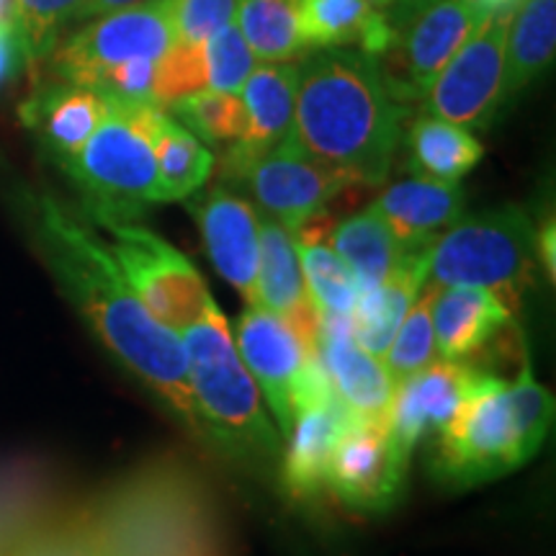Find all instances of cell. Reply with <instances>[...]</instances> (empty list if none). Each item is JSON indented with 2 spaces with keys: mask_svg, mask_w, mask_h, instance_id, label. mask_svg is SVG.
<instances>
[{
  "mask_svg": "<svg viewBox=\"0 0 556 556\" xmlns=\"http://www.w3.org/2000/svg\"><path fill=\"white\" fill-rule=\"evenodd\" d=\"M157 106L109 99L88 142L65 165L70 180L86 199L96 222H131L148 204H160L157 163L152 150V122Z\"/></svg>",
  "mask_w": 556,
  "mask_h": 556,
  "instance_id": "obj_5",
  "label": "cell"
},
{
  "mask_svg": "<svg viewBox=\"0 0 556 556\" xmlns=\"http://www.w3.org/2000/svg\"><path fill=\"white\" fill-rule=\"evenodd\" d=\"M484 368L467 361H435L413 377L397 381L387 415V430L397 454L409 462L417 443L435 438L458 413L482 379Z\"/></svg>",
  "mask_w": 556,
  "mask_h": 556,
  "instance_id": "obj_13",
  "label": "cell"
},
{
  "mask_svg": "<svg viewBox=\"0 0 556 556\" xmlns=\"http://www.w3.org/2000/svg\"><path fill=\"white\" fill-rule=\"evenodd\" d=\"M21 62H24V52H21L16 31L0 29V86L16 73Z\"/></svg>",
  "mask_w": 556,
  "mask_h": 556,
  "instance_id": "obj_41",
  "label": "cell"
},
{
  "mask_svg": "<svg viewBox=\"0 0 556 556\" xmlns=\"http://www.w3.org/2000/svg\"><path fill=\"white\" fill-rule=\"evenodd\" d=\"M536 225L520 206L464 214L428 248V281L435 287H471L492 291L507 309L533 283Z\"/></svg>",
  "mask_w": 556,
  "mask_h": 556,
  "instance_id": "obj_6",
  "label": "cell"
},
{
  "mask_svg": "<svg viewBox=\"0 0 556 556\" xmlns=\"http://www.w3.org/2000/svg\"><path fill=\"white\" fill-rule=\"evenodd\" d=\"M240 0H178L176 26L178 39L206 41L222 26L235 21Z\"/></svg>",
  "mask_w": 556,
  "mask_h": 556,
  "instance_id": "obj_39",
  "label": "cell"
},
{
  "mask_svg": "<svg viewBox=\"0 0 556 556\" xmlns=\"http://www.w3.org/2000/svg\"><path fill=\"white\" fill-rule=\"evenodd\" d=\"M109 109V96L99 90L58 80L47 83L21 103V122L39 139V144L50 152L58 165H65L70 157L88 142Z\"/></svg>",
  "mask_w": 556,
  "mask_h": 556,
  "instance_id": "obj_21",
  "label": "cell"
},
{
  "mask_svg": "<svg viewBox=\"0 0 556 556\" xmlns=\"http://www.w3.org/2000/svg\"><path fill=\"white\" fill-rule=\"evenodd\" d=\"M240 358L250 377L258 381L270 413H274L281 438L287 441L294 426V400L304 364L312 348L283 323L281 317L261 304H248L238 325Z\"/></svg>",
  "mask_w": 556,
  "mask_h": 556,
  "instance_id": "obj_14",
  "label": "cell"
},
{
  "mask_svg": "<svg viewBox=\"0 0 556 556\" xmlns=\"http://www.w3.org/2000/svg\"><path fill=\"white\" fill-rule=\"evenodd\" d=\"M523 467L507 405V381L484 371L469 397L435 435L430 469L438 482L469 490Z\"/></svg>",
  "mask_w": 556,
  "mask_h": 556,
  "instance_id": "obj_7",
  "label": "cell"
},
{
  "mask_svg": "<svg viewBox=\"0 0 556 556\" xmlns=\"http://www.w3.org/2000/svg\"><path fill=\"white\" fill-rule=\"evenodd\" d=\"M435 361L441 358L435 353L433 325H430V283H426L420 296L415 299L413 307L402 319L400 330L394 332L392 343L384 353V366L389 377L397 384V381L413 377L422 368L433 366Z\"/></svg>",
  "mask_w": 556,
  "mask_h": 556,
  "instance_id": "obj_36",
  "label": "cell"
},
{
  "mask_svg": "<svg viewBox=\"0 0 556 556\" xmlns=\"http://www.w3.org/2000/svg\"><path fill=\"white\" fill-rule=\"evenodd\" d=\"M428 3H433V0H394L392 9L387 11L389 13V21H392V26H394V31L400 34L402 26H405L407 21L413 18L417 11L426 9Z\"/></svg>",
  "mask_w": 556,
  "mask_h": 556,
  "instance_id": "obj_42",
  "label": "cell"
},
{
  "mask_svg": "<svg viewBox=\"0 0 556 556\" xmlns=\"http://www.w3.org/2000/svg\"><path fill=\"white\" fill-rule=\"evenodd\" d=\"M189 208L199 222L206 253L219 276L232 283L248 304H258L261 214L225 184L212 186L191 201Z\"/></svg>",
  "mask_w": 556,
  "mask_h": 556,
  "instance_id": "obj_16",
  "label": "cell"
},
{
  "mask_svg": "<svg viewBox=\"0 0 556 556\" xmlns=\"http://www.w3.org/2000/svg\"><path fill=\"white\" fill-rule=\"evenodd\" d=\"M24 217L41 258L101 345L201 435L184 340L144 309L111 245L47 193H26Z\"/></svg>",
  "mask_w": 556,
  "mask_h": 556,
  "instance_id": "obj_1",
  "label": "cell"
},
{
  "mask_svg": "<svg viewBox=\"0 0 556 556\" xmlns=\"http://www.w3.org/2000/svg\"><path fill=\"white\" fill-rule=\"evenodd\" d=\"M409 103L377 54L325 47L299 62L291 137L356 186H381L405 137Z\"/></svg>",
  "mask_w": 556,
  "mask_h": 556,
  "instance_id": "obj_2",
  "label": "cell"
},
{
  "mask_svg": "<svg viewBox=\"0 0 556 556\" xmlns=\"http://www.w3.org/2000/svg\"><path fill=\"white\" fill-rule=\"evenodd\" d=\"M291 5L302 47L358 45V50L379 58L397 41L389 13L368 0H291Z\"/></svg>",
  "mask_w": 556,
  "mask_h": 556,
  "instance_id": "obj_24",
  "label": "cell"
},
{
  "mask_svg": "<svg viewBox=\"0 0 556 556\" xmlns=\"http://www.w3.org/2000/svg\"><path fill=\"white\" fill-rule=\"evenodd\" d=\"M426 261L428 253L409 255L387 281L371 289H358L351 315V330L353 340L371 356L384 358L394 332L400 330L402 319L413 307L415 299L420 296L428 281Z\"/></svg>",
  "mask_w": 556,
  "mask_h": 556,
  "instance_id": "obj_25",
  "label": "cell"
},
{
  "mask_svg": "<svg viewBox=\"0 0 556 556\" xmlns=\"http://www.w3.org/2000/svg\"><path fill=\"white\" fill-rule=\"evenodd\" d=\"M353 413L336 392L296 407L294 426L287 438V448L278 458V482L296 503H312L325 490L328 462L340 430L348 426Z\"/></svg>",
  "mask_w": 556,
  "mask_h": 556,
  "instance_id": "obj_20",
  "label": "cell"
},
{
  "mask_svg": "<svg viewBox=\"0 0 556 556\" xmlns=\"http://www.w3.org/2000/svg\"><path fill=\"white\" fill-rule=\"evenodd\" d=\"M152 150L157 163L160 201L191 199L212 176V150L165 109H160L152 122Z\"/></svg>",
  "mask_w": 556,
  "mask_h": 556,
  "instance_id": "obj_29",
  "label": "cell"
},
{
  "mask_svg": "<svg viewBox=\"0 0 556 556\" xmlns=\"http://www.w3.org/2000/svg\"><path fill=\"white\" fill-rule=\"evenodd\" d=\"M86 0H13L16 29L24 62L50 60L67 24L78 21Z\"/></svg>",
  "mask_w": 556,
  "mask_h": 556,
  "instance_id": "obj_33",
  "label": "cell"
},
{
  "mask_svg": "<svg viewBox=\"0 0 556 556\" xmlns=\"http://www.w3.org/2000/svg\"><path fill=\"white\" fill-rule=\"evenodd\" d=\"M235 21L255 60L283 62L304 50L291 0H240Z\"/></svg>",
  "mask_w": 556,
  "mask_h": 556,
  "instance_id": "obj_31",
  "label": "cell"
},
{
  "mask_svg": "<svg viewBox=\"0 0 556 556\" xmlns=\"http://www.w3.org/2000/svg\"><path fill=\"white\" fill-rule=\"evenodd\" d=\"M258 304L281 317L315 351L319 317L309 302L296 240L291 229L266 214H261Z\"/></svg>",
  "mask_w": 556,
  "mask_h": 556,
  "instance_id": "obj_23",
  "label": "cell"
},
{
  "mask_svg": "<svg viewBox=\"0 0 556 556\" xmlns=\"http://www.w3.org/2000/svg\"><path fill=\"white\" fill-rule=\"evenodd\" d=\"M296 248L309 302L315 304L317 315L351 317L358 296V283L343 258L325 240H296Z\"/></svg>",
  "mask_w": 556,
  "mask_h": 556,
  "instance_id": "obj_30",
  "label": "cell"
},
{
  "mask_svg": "<svg viewBox=\"0 0 556 556\" xmlns=\"http://www.w3.org/2000/svg\"><path fill=\"white\" fill-rule=\"evenodd\" d=\"M178 0H139L88 18L50 54L58 80L93 88L111 67L137 60H160L178 39Z\"/></svg>",
  "mask_w": 556,
  "mask_h": 556,
  "instance_id": "obj_8",
  "label": "cell"
},
{
  "mask_svg": "<svg viewBox=\"0 0 556 556\" xmlns=\"http://www.w3.org/2000/svg\"><path fill=\"white\" fill-rule=\"evenodd\" d=\"M99 225L111 235V253L131 291L163 328L180 336L206 315L214 299L184 253L135 219H103Z\"/></svg>",
  "mask_w": 556,
  "mask_h": 556,
  "instance_id": "obj_9",
  "label": "cell"
},
{
  "mask_svg": "<svg viewBox=\"0 0 556 556\" xmlns=\"http://www.w3.org/2000/svg\"><path fill=\"white\" fill-rule=\"evenodd\" d=\"M238 184L248 186L266 217L281 222L291 232L325 212L338 193L356 186L345 173L304 152L291 135L255 157Z\"/></svg>",
  "mask_w": 556,
  "mask_h": 556,
  "instance_id": "obj_11",
  "label": "cell"
},
{
  "mask_svg": "<svg viewBox=\"0 0 556 556\" xmlns=\"http://www.w3.org/2000/svg\"><path fill=\"white\" fill-rule=\"evenodd\" d=\"M484 16L475 0H433L417 11L392 47L400 52L405 73L402 78H389L394 93L405 103L422 101L435 75L462 50Z\"/></svg>",
  "mask_w": 556,
  "mask_h": 556,
  "instance_id": "obj_15",
  "label": "cell"
},
{
  "mask_svg": "<svg viewBox=\"0 0 556 556\" xmlns=\"http://www.w3.org/2000/svg\"><path fill=\"white\" fill-rule=\"evenodd\" d=\"M13 0H0V29H13Z\"/></svg>",
  "mask_w": 556,
  "mask_h": 556,
  "instance_id": "obj_45",
  "label": "cell"
},
{
  "mask_svg": "<svg viewBox=\"0 0 556 556\" xmlns=\"http://www.w3.org/2000/svg\"><path fill=\"white\" fill-rule=\"evenodd\" d=\"M180 340L189 361L201 435L242 467L261 475L276 471L283 438L261 405L258 384L238 356L217 302L199 323L180 332Z\"/></svg>",
  "mask_w": 556,
  "mask_h": 556,
  "instance_id": "obj_4",
  "label": "cell"
},
{
  "mask_svg": "<svg viewBox=\"0 0 556 556\" xmlns=\"http://www.w3.org/2000/svg\"><path fill=\"white\" fill-rule=\"evenodd\" d=\"M201 88H206L204 41L176 39L157 60L152 101H155V106L168 111L170 103L197 93Z\"/></svg>",
  "mask_w": 556,
  "mask_h": 556,
  "instance_id": "obj_37",
  "label": "cell"
},
{
  "mask_svg": "<svg viewBox=\"0 0 556 556\" xmlns=\"http://www.w3.org/2000/svg\"><path fill=\"white\" fill-rule=\"evenodd\" d=\"M317 317L315 353L340 402L364 420H387L397 387L387 366L353 340L351 317Z\"/></svg>",
  "mask_w": 556,
  "mask_h": 556,
  "instance_id": "obj_18",
  "label": "cell"
},
{
  "mask_svg": "<svg viewBox=\"0 0 556 556\" xmlns=\"http://www.w3.org/2000/svg\"><path fill=\"white\" fill-rule=\"evenodd\" d=\"M407 467L392 446L387 420L353 415L332 446L325 490L353 510L384 513L400 503Z\"/></svg>",
  "mask_w": 556,
  "mask_h": 556,
  "instance_id": "obj_12",
  "label": "cell"
},
{
  "mask_svg": "<svg viewBox=\"0 0 556 556\" xmlns=\"http://www.w3.org/2000/svg\"><path fill=\"white\" fill-rule=\"evenodd\" d=\"M83 513L99 556H235L212 484L176 454L137 464Z\"/></svg>",
  "mask_w": 556,
  "mask_h": 556,
  "instance_id": "obj_3",
  "label": "cell"
},
{
  "mask_svg": "<svg viewBox=\"0 0 556 556\" xmlns=\"http://www.w3.org/2000/svg\"><path fill=\"white\" fill-rule=\"evenodd\" d=\"M206 50V88L222 93H240L242 83L258 65L253 50L242 37L238 21H229L217 34L204 41Z\"/></svg>",
  "mask_w": 556,
  "mask_h": 556,
  "instance_id": "obj_38",
  "label": "cell"
},
{
  "mask_svg": "<svg viewBox=\"0 0 556 556\" xmlns=\"http://www.w3.org/2000/svg\"><path fill=\"white\" fill-rule=\"evenodd\" d=\"M131 3H139V0H86V3H83V9H80L78 21L96 18V16H101V13L124 9V5H131Z\"/></svg>",
  "mask_w": 556,
  "mask_h": 556,
  "instance_id": "obj_43",
  "label": "cell"
},
{
  "mask_svg": "<svg viewBox=\"0 0 556 556\" xmlns=\"http://www.w3.org/2000/svg\"><path fill=\"white\" fill-rule=\"evenodd\" d=\"M479 5V11L482 13H497V11H510V9H518L523 0H475Z\"/></svg>",
  "mask_w": 556,
  "mask_h": 556,
  "instance_id": "obj_44",
  "label": "cell"
},
{
  "mask_svg": "<svg viewBox=\"0 0 556 556\" xmlns=\"http://www.w3.org/2000/svg\"><path fill=\"white\" fill-rule=\"evenodd\" d=\"M513 11L486 13L422 96L426 114L464 129H490L507 103L505 41Z\"/></svg>",
  "mask_w": 556,
  "mask_h": 556,
  "instance_id": "obj_10",
  "label": "cell"
},
{
  "mask_svg": "<svg viewBox=\"0 0 556 556\" xmlns=\"http://www.w3.org/2000/svg\"><path fill=\"white\" fill-rule=\"evenodd\" d=\"M299 65L291 60L258 62L248 80L242 83L240 99L245 109V131L240 139L229 142L222 157V180L238 184L242 173L255 157L276 148L291 135L294 127Z\"/></svg>",
  "mask_w": 556,
  "mask_h": 556,
  "instance_id": "obj_17",
  "label": "cell"
},
{
  "mask_svg": "<svg viewBox=\"0 0 556 556\" xmlns=\"http://www.w3.org/2000/svg\"><path fill=\"white\" fill-rule=\"evenodd\" d=\"M533 248H536V255L544 266L548 281H554V270H556V227H554V217L548 214V219L541 222L536 227V238H533Z\"/></svg>",
  "mask_w": 556,
  "mask_h": 556,
  "instance_id": "obj_40",
  "label": "cell"
},
{
  "mask_svg": "<svg viewBox=\"0 0 556 556\" xmlns=\"http://www.w3.org/2000/svg\"><path fill=\"white\" fill-rule=\"evenodd\" d=\"M507 405H510L513 428H516L520 464H528L544 446L554 420L552 394L533 379L528 358L520 361V374L516 381L507 384Z\"/></svg>",
  "mask_w": 556,
  "mask_h": 556,
  "instance_id": "obj_35",
  "label": "cell"
},
{
  "mask_svg": "<svg viewBox=\"0 0 556 556\" xmlns=\"http://www.w3.org/2000/svg\"><path fill=\"white\" fill-rule=\"evenodd\" d=\"M368 3H371L374 9H379V11H389L394 5V0H368Z\"/></svg>",
  "mask_w": 556,
  "mask_h": 556,
  "instance_id": "obj_46",
  "label": "cell"
},
{
  "mask_svg": "<svg viewBox=\"0 0 556 556\" xmlns=\"http://www.w3.org/2000/svg\"><path fill=\"white\" fill-rule=\"evenodd\" d=\"M464 204L467 197L458 184L413 176L389 186L368 208L387 222L402 248L422 253L464 217Z\"/></svg>",
  "mask_w": 556,
  "mask_h": 556,
  "instance_id": "obj_22",
  "label": "cell"
},
{
  "mask_svg": "<svg viewBox=\"0 0 556 556\" xmlns=\"http://www.w3.org/2000/svg\"><path fill=\"white\" fill-rule=\"evenodd\" d=\"M328 235L330 248L351 268L358 289L377 287V283L387 281L409 255H420L402 248L392 229L387 227V222L374 208L340 219L336 227H330ZM422 253H428V250H422Z\"/></svg>",
  "mask_w": 556,
  "mask_h": 556,
  "instance_id": "obj_26",
  "label": "cell"
},
{
  "mask_svg": "<svg viewBox=\"0 0 556 556\" xmlns=\"http://www.w3.org/2000/svg\"><path fill=\"white\" fill-rule=\"evenodd\" d=\"M556 54V0H523L513 11L505 41L507 101L552 67Z\"/></svg>",
  "mask_w": 556,
  "mask_h": 556,
  "instance_id": "obj_28",
  "label": "cell"
},
{
  "mask_svg": "<svg viewBox=\"0 0 556 556\" xmlns=\"http://www.w3.org/2000/svg\"><path fill=\"white\" fill-rule=\"evenodd\" d=\"M3 556H99L83 505L52 510Z\"/></svg>",
  "mask_w": 556,
  "mask_h": 556,
  "instance_id": "obj_34",
  "label": "cell"
},
{
  "mask_svg": "<svg viewBox=\"0 0 556 556\" xmlns=\"http://www.w3.org/2000/svg\"><path fill=\"white\" fill-rule=\"evenodd\" d=\"M430 325L441 361L482 356L497 338L516 328L513 312L492 291L471 287H435L430 283Z\"/></svg>",
  "mask_w": 556,
  "mask_h": 556,
  "instance_id": "obj_19",
  "label": "cell"
},
{
  "mask_svg": "<svg viewBox=\"0 0 556 556\" xmlns=\"http://www.w3.org/2000/svg\"><path fill=\"white\" fill-rule=\"evenodd\" d=\"M168 109L173 111V119L184 124L204 144L235 142L245 131V109L240 93L201 88L170 103Z\"/></svg>",
  "mask_w": 556,
  "mask_h": 556,
  "instance_id": "obj_32",
  "label": "cell"
},
{
  "mask_svg": "<svg viewBox=\"0 0 556 556\" xmlns=\"http://www.w3.org/2000/svg\"><path fill=\"white\" fill-rule=\"evenodd\" d=\"M407 168L413 176L458 184L484 155L482 142L469 129L422 114L407 129Z\"/></svg>",
  "mask_w": 556,
  "mask_h": 556,
  "instance_id": "obj_27",
  "label": "cell"
}]
</instances>
